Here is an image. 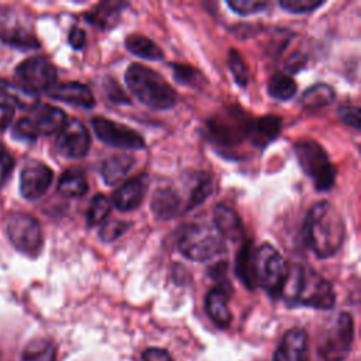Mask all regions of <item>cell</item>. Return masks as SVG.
Masks as SVG:
<instances>
[{"label": "cell", "instance_id": "cell-5", "mask_svg": "<svg viewBox=\"0 0 361 361\" xmlns=\"http://www.w3.org/2000/svg\"><path fill=\"white\" fill-rule=\"evenodd\" d=\"M254 269L257 286L264 288L272 298H281L288 274V262L274 245L264 243L255 248Z\"/></svg>", "mask_w": 361, "mask_h": 361}, {"label": "cell", "instance_id": "cell-44", "mask_svg": "<svg viewBox=\"0 0 361 361\" xmlns=\"http://www.w3.org/2000/svg\"><path fill=\"white\" fill-rule=\"evenodd\" d=\"M68 41L73 49H82L86 44V35L85 31L79 27H72L68 35Z\"/></svg>", "mask_w": 361, "mask_h": 361}, {"label": "cell", "instance_id": "cell-16", "mask_svg": "<svg viewBox=\"0 0 361 361\" xmlns=\"http://www.w3.org/2000/svg\"><path fill=\"white\" fill-rule=\"evenodd\" d=\"M147 186V176L144 173L126 180L114 190L111 204L120 212H131L137 209L144 200Z\"/></svg>", "mask_w": 361, "mask_h": 361}, {"label": "cell", "instance_id": "cell-11", "mask_svg": "<svg viewBox=\"0 0 361 361\" xmlns=\"http://www.w3.org/2000/svg\"><path fill=\"white\" fill-rule=\"evenodd\" d=\"M16 75L20 85L34 93L48 92L56 83V68L44 56L24 59L16 68Z\"/></svg>", "mask_w": 361, "mask_h": 361}, {"label": "cell", "instance_id": "cell-24", "mask_svg": "<svg viewBox=\"0 0 361 361\" xmlns=\"http://www.w3.org/2000/svg\"><path fill=\"white\" fill-rule=\"evenodd\" d=\"M254 244L251 240H245L235 255V275L241 283L248 289L257 288L255 269H254Z\"/></svg>", "mask_w": 361, "mask_h": 361}, {"label": "cell", "instance_id": "cell-34", "mask_svg": "<svg viewBox=\"0 0 361 361\" xmlns=\"http://www.w3.org/2000/svg\"><path fill=\"white\" fill-rule=\"evenodd\" d=\"M169 66L172 68V73H173V78L176 79V82H179L185 86L199 87L204 82L203 73L192 66L182 65V63H171Z\"/></svg>", "mask_w": 361, "mask_h": 361}, {"label": "cell", "instance_id": "cell-26", "mask_svg": "<svg viewBox=\"0 0 361 361\" xmlns=\"http://www.w3.org/2000/svg\"><path fill=\"white\" fill-rule=\"evenodd\" d=\"M134 165V158L130 155L109 157L100 168V175L107 186L117 185Z\"/></svg>", "mask_w": 361, "mask_h": 361}, {"label": "cell", "instance_id": "cell-36", "mask_svg": "<svg viewBox=\"0 0 361 361\" xmlns=\"http://www.w3.org/2000/svg\"><path fill=\"white\" fill-rule=\"evenodd\" d=\"M130 224H131L130 221H124V220H118V219L104 221L99 230L100 240L104 243H111V241L117 240L121 234H124L128 230Z\"/></svg>", "mask_w": 361, "mask_h": 361}, {"label": "cell", "instance_id": "cell-30", "mask_svg": "<svg viewBox=\"0 0 361 361\" xmlns=\"http://www.w3.org/2000/svg\"><path fill=\"white\" fill-rule=\"evenodd\" d=\"M87 179L80 169L65 171L58 180V192L66 197L83 196L87 192Z\"/></svg>", "mask_w": 361, "mask_h": 361}, {"label": "cell", "instance_id": "cell-28", "mask_svg": "<svg viewBox=\"0 0 361 361\" xmlns=\"http://www.w3.org/2000/svg\"><path fill=\"white\" fill-rule=\"evenodd\" d=\"M213 192V179L206 172L192 173V186L186 197V212L200 206Z\"/></svg>", "mask_w": 361, "mask_h": 361}, {"label": "cell", "instance_id": "cell-35", "mask_svg": "<svg viewBox=\"0 0 361 361\" xmlns=\"http://www.w3.org/2000/svg\"><path fill=\"white\" fill-rule=\"evenodd\" d=\"M227 63L230 68V72L234 76V80L238 86L244 87L248 83V69L244 63L240 52L237 49H230L227 55Z\"/></svg>", "mask_w": 361, "mask_h": 361}, {"label": "cell", "instance_id": "cell-25", "mask_svg": "<svg viewBox=\"0 0 361 361\" xmlns=\"http://www.w3.org/2000/svg\"><path fill=\"white\" fill-rule=\"evenodd\" d=\"M0 97L17 104L24 110H32L39 103L37 93L28 90L20 83L7 82L3 79H0Z\"/></svg>", "mask_w": 361, "mask_h": 361}, {"label": "cell", "instance_id": "cell-14", "mask_svg": "<svg viewBox=\"0 0 361 361\" xmlns=\"http://www.w3.org/2000/svg\"><path fill=\"white\" fill-rule=\"evenodd\" d=\"M231 285L227 281H223L219 282V285H216L214 288H212L206 295V312L212 322L220 329H227L233 319L231 312L228 309V299L231 296Z\"/></svg>", "mask_w": 361, "mask_h": 361}, {"label": "cell", "instance_id": "cell-29", "mask_svg": "<svg viewBox=\"0 0 361 361\" xmlns=\"http://www.w3.org/2000/svg\"><path fill=\"white\" fill-rule=\"evenodd\" d=\"M336 99V92L330 85L316 83L305 90L300 96V104L306 110H319L333 103Z\"/></svg>", "mask_w": 361, "mask_h": 361}, {"label": "cell", "instance_id": "cell-20", "mask_svg": "<svg viewBox=\"0 0 361 361\" xmlns=\"http://www.w3.org/2000/svg\"><path fill=\"white\" fill-rule=\"evenodd\" d=\"M32 111L34 113H32L31 121L35 130L38 131V134H44V135L58 134L68 123V117L65 111L52 104L38 103L32 109Z\"/></svg>", "mask_w": 361, "mask_h": 361}, {"label": "cell", "instance_id": "cell-17", "mask_svg": "<svg viewBox=\"0 0 361 361\" xmlns=\"http://www.w3.org/2000/svg\"><path fill=\"white\" fill-rule=\"evenodd\" d=\"M151 210L157 219L171 220L185 213V202L178 189L173 186H162L152 195Z\"/></svg>", "mask_w": 361, "mask_h": 361}, {"label": "cell", "instance_id": "cell-31", "mask_svg": "<svg viewBox=\"0 0 361 361\" xmlns=\"http://www.w3.org/2000/svg\"><path fill=\"white\" fill-rule=\"evenodd\" d=\"M298 90L296 82L286 73H274L268 80V94L279 102L290 100Z\"/></svg>", "mask_w": 361, "mask_h": 361}, {"label": "cell", "instance_id": "cell-19", "mask_svg": "<svg viewBox=\"0 0 361 361\" xmlns=\"http://www.w3.org/2000/svg\"><path fill=\"white\" fill-rule=\"evenodd\" d=\"M48 94L51 99L82 109H92L94 106V96L92 90L86 85L79 82L55 83L48 90Z\"/></svg>", "mask_w": 361, "mask_h": 361}, {"label": "cell", "instance_id": "cell-43", "mask_svg": "<svg viewBox=\"0 0 361 361\" xmlns=\"http://www.w3.org/2000/svg\"><path fill=\"white\" fill-rule=\"evenodd\" d=\"M142 361H173L171 354L164 348L151 347L144 350L142 353Z\"/></svg>", "mask_w": 361, "mask_h": 361}, {"label": "cell", "instance_id": "cell-10", "mask_svg": "<svg viewBox=\"0 0 361 361\" xmlns=\"http://www.w3.org/2000/svg\"><path fill=\"white\" fill-rule=\"evenodd\" d=\"M90 123L97 138L110 147L123 149L145 148V140L141 137V134L124 124L106 117H93Z\"/></svg>", "mask_w": 361, "mask_h": 361}, {"label": "cell", "instance_id": "cell-8", "mask_svg": "<svg viewBox=\"0 0 361 361\" xmlns=\"http://www.w3.org/2000/svg\"><path fill=\"white\" fill-rule=\"evenodd\" d=\"M11 244L28 257H37L42 248L44 237L38 220L25 213L11 214L6 226Z\"/></svg>", "mask_w": 361, "mask_h": 361}, {"label": "cell", "instance_id": "cell-7", "mask_svg": "<svg viewBox=\"0 0 361 361\" xmlns=\"http://www.w3.org/2000/svg\"><path fill=\"white\" fill-rule=\"evenodd\" d=\"M354 340V322L351 314L343 312L327 329L319 343V355L323 361H344Z\"/></svg>", "mask_w": 361, "mask_h": 361}, {"label": "cell", "instance_id": "cell-39", "mask_svg": "<svg viewBox=\"0 0 361 361\" xmlns=\"http://www.w3.org/2000/svg\"><path fill=\"white\" fill-rule=\"evenodd\" d=\"M38 131L35 130L31 118L23 117L20 118L14 127H13V137L20 140V141H25V142H34L38 137Z\"/></svg>", "mask_w": 361, "mask_h": 361}, {"label": "cell", "instance_id": "cell-37", "mask_svg": "<svg viewBox=\"0 0 361 361\" xmlns=\"http://www.w3.org/2000/svg\"><path fill=\"white\" fill-rule=\"evenodd\" d=\"M324 4L323 0H281L279 6L292 14L312 13Z\"/></svg>", "mask_w": 361, "mask_h": 361}, {"label": "cell", "instance_id": "cell-9", "mask_svg": "<svg viewBox=\"0 0 361 361\" xmlns=\"http://www.w3.org/2000/svg\"><path fill=\"white\" fill-rule=\"evenodd\" d=\"M336 293L331 283L312 268L303 269L302 283L293 306L302 305L313 309L327 310L334 306Z\"/></svg>", "mask_w": 361, "mask_h": 361}, {"label": "cell", "instance_id": "cell-13", "mask_svg": "<svg viewBox=\"0 0 361 361\" xmlns=\"http://www.w3.org/2000/svg\"><path fill=\"white\" fill-rule=\"evenodd\" d=\"M51 168L39 161H28L21 169L20 190L25 199H38L45 195L52 183Z\"/></svg>", "mask_w": 361, "mask_h": 361}, {"label": "cell", "instance_id": "cell-15", "mask_svg": "<svg viewBox=\"0 0 361 361\" xmlns=\"http://www.w3.org/2000/svg\"><path fill=\"white\" fill-rule=\"evenodd\" d=\"M0 41L20 49H35L38 39L20 23L13 20L11 10L0 11Z\"/></svg>", "mask_w": 361, "mask_h": 361}, {"label": "cell", "instance_id": "cell-27", "mask_svg": "<svg viewBox=\"0 0 361 361\" xmlns=\"http://www.w3.org/2000/svg\"><path fill=\"white\" fill-rule=\"evenodd\" d=\"M126 48L134 54L135 56H140L142 59L148 61H158L164 58L162 49L148 37L138 34V32H131L124 39Z\"/></svg>", "mask_w": 361, "mask_h": 361}, {"label": "cell", "instance_id": "cell-40", "mask_svg": "<svg viewBox=\"0 0 361 361\" xmlns=\"http://www.w3.org/2000/svg\"><path fill=\"white\" fill-rule=\"evenodd\" d=\"M337 116L344 121L347 126L353 127L354 130H360L361 124V114H360V107L358 106H341L337 110Z\"/></svg>", "mask_w": 361, "mask_h": 361}, {"label": "cell", "instance_id": "cell-42", "mask_svg": "<svg viewBox=\"0 0 361 361\" xmlns=\"http://www.w3.org/2000/svg\"><path fill=\"white\" fill-rule=\"evenodd\" d=\"M14 168V159L10 152L0 145V185L8 178Z\"/></svg>", "mask_w": 361, "mask_h": 361}, {"label": "cell", "instance_id": "cell-33", "mask_svg": "<svg viewBox=\"0 0 361 361\" xmlns=\"http://www.w3.org/2000/svg\"><path fill=\"white\" fill-rule=\"evenodd\" d=\"M111 210V200L104 195H94L90 200V204L86 212L87 226H97L104 221Z\"/></svg>", "mask_w": 361, "mask_h": 361}, {"label": "cell", "instance_id": "cell-41", "mask_svg": "<svg viewBox=\"0 0 361 361\" xmlns=\"http://www.w3.org/2000/svg\"><path fill=\"white\" fill-rule=\"evenodd\" d=\"M104 92L107 94V99L113 103H118V104H130V99L127 97V94L121 90V87L118 86V83L114 79H107L103 85Z\"/></svg>", "mask_w": 361, "mask_h": 361}, {"label": "cell", "instance_id": "cell-3", "mask_svg": "<svg viewBox=\"0 0 361 361\" xmlns=\"http://www.w3.org/2000/svg\"><path fill=\"white\" fill-rule=\"evenodd\" d=\"M293 151L302 171L313 180L316 190L326 192L334 186L337 171L319 142L299 140L293 144Z\"/></svg>", "mask_w": 361, "mask_h": 361}, {"label": "cell", "instance_id": "cell-23", "mask_svg": "<svg viewBox=\"0 0 361 361\" xmlns=\"http://www.w3.org/2000/svg\"><path fill=\"white\" fill-rule=\"evenodd\" d=\"M127 7V3L123 1H102L93 10L85 14V18L89 24H93L102 30H109L117 24L123 10Z\"/></svg>", "mask_w": 361, "mask_h": 361}, {"label": "cell", "instance_id": "cell-22", "mask_svg": "<svg viewBox=\"0 0 361 361\" xmlns=\"http://www.w3.org/2000/svg\"><path fill=\"white\" fill-rule=\"evenodd\" d=\"M282 127V120L278 116L268 114L259 118H252L248 133V140L257 148H265L272 142Z\"/></svg>", "mask_w": 361, "mask_h": 361}, {"label": "cell", "instance_id": "cell-4", "mask_svg": "<svg viewBox=\"0 0 361 361\" xmlns=\"http://www.w3.org/2000/svg\"><path fill=\"white\" fill-rule=\"evenodd\" d=\"M179 252L192 261H207L226 251L224 238L207 224L186 226L178 238Z\"/></svg>", "mask_w": 361, "mask_h": 361}, {"label": "cell", "instance_id": "cell-38", "mask_svg": "<svg viewBox=\"0 0 361 361\" xmlns=\"http://www.w3.org/2000/svg\"><path fill=\"white\" fill-rule=\"evenodd\" d=\"M227 6L240 16H250L265 10L268 7V3L258 0H228Z\"/></svg>", "mask_w": 361, "mask_h": 361}, {"label": "cell", "instance_id": "cell-46", "mask_svg": "<svg viewBox=\"0 0 361 361\" xmlns=\"http://www.w3.org/2000/svg\"><path fill=\"white\" fill-rule=\"evenodd\" d=\"M14 116V109L7 103H0V133L8 127Z\"/></svg>", "mask_w": 361, "mask_h": 361}, {"label": "cell", "instance_id": "cell-6", "mask_svg": "<svg viewBox=\"0 0 361 361\" xmlns=\"http://www.w3.org/2000/svg\"><path fill=\"white\" fill-rule=\"evenodd\" d=\"M251 121L252 118L240 107H226L223 111L213 114L206 121V127L216 144L231 147L248 138Z\"/></svg>", "mask_w": 361, "mask_h": 361}, {"label": "cell", "instance_id": "cell-2", "mask_svg": "<svg viewBox=\"0 0 361 361\" xmlns=\"http://www.w3.org/2000/svg\"><path fill=\"white\" fill-rule=\"evenodd\" d=\"M130 92L140 103L154 110H166L175 106L178 94L165 78L141 63H131L124 75Z\"/></svg>", "mask_w": 361, "mask_h": 361}, {"label": "cell", "instance_id": "cell-18", "mask_svg": "<svg viewBox=\"0 0 361 361\" xmlns=\"http://www.w3.org/2000/svg\"><path fill=\"white\" fill-rule=\"evenodd\" d=\"M307 334L300 327H293L285 333L275 354L274 361H306Z\"/></svg>", "mask_w": 361, "mask_h": 361}, {"label": "cell", "instance_id": "cell-45", "mask_svg": "<svg viewBox=\"0 0 361 361\" xmlns=\"http://www.w3.org/2000/svg\"><path fill=\"white\" fill-rule=\"evenodd\" d=\"M306 65V56L300 52H295L293 55H290V58L286 61L285 63V69L289 72V73H295V72H299L303 66Z\"/></svg>", "mask_w": 361, "mask_h": 361}, {"label": "cell", "instance_id": "cell-1", "mask_svg": "<svg viewBox=\"0 0 361 361\" xmlns=\"http://www.w3.org/2000/svg\"><path fill=\"white\" fill-rule=\"evenodd\" d=\"M303 238L316 257H333L345 238V224L330 202H319L310 207L303 223Z\"/></svg>", "mask_w": 361, "mask_h": 361}, {"label": "cell", "instance_id": "cell-12", "mask_svg": "<svg viewBox=\"0 0 361 361\" xmlns=\"http://www.w3.org/2000/svg\"><path fill=\"white\" fill-rule=\"evenodd\" d=\"M55 148L66 158H83L90 148V135L85 124L78 118L69 120L56 134Z\"/></svg>", "mask_w": 361, "mask_h": 361}, {"label": "cell", "instance_id": "cell-21", "mask_svg": "<svg viewBox=\"0 0 361 361\" xmlns=\"http://www.w3.org/2000/svg\"><path fill=\"white\" fill-rule=\"evenodd\" d=\"M213 220L216 230L224 240L227 238L237 243L245 237L244 224L237 212L233 210L230 206L224 203H217L213 209Z\"/></svg>", "mask_w": 361, "mask_h": 361}, {"label": "cell", "instance_id": "cell-32", "mask_svg": "<svg viewBox=\"0 0 361 361\" xmlns=\"http://www.w3.org/2000/svg\"><path fill=\"white\" fill-rule=\"evenodd\" d=\"M55 345L44 338L32 340L23 351V361H55Z\"/></svg>", "mask_w": 361, "mask_h": 361}]
</instances>
